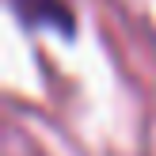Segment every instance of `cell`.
I'll list each match as a JSON object with an SVG mask.
<instances>
[{
    "label": "cell",
    "instance_id": "obj_1",
    "mask_svg": "<svg viewBox=\"0 0 156 156\" xmlns=\"http://www.w3.org/2000/svg\"><path fill=\"white\" fill-rule=\"evenodd\" d=\"M23 27H50L57 34H76V15L65 0H8Z\"/></svg>",
    "mask_w": 156,
    "mask_h": 156
}]
</instances>
